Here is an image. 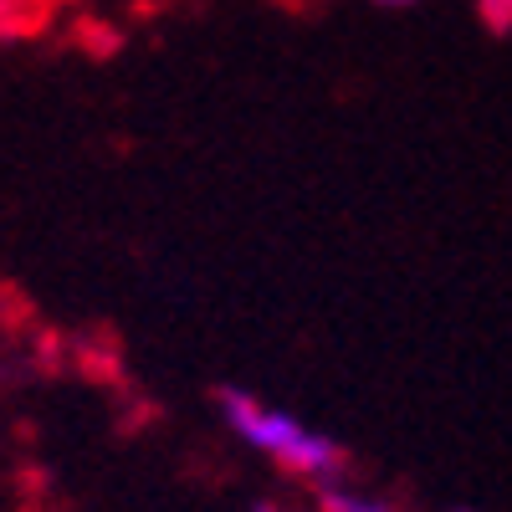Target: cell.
Wrapping results in <instances>:
<instances>
[{
	"label": "cell",
	"mask_w": 512,
	"mask_h": 512,
	"mask_svg": "<svg viewBox=\"0 0 512 512\" xmlns=\"http://www.w3.org/2000/svg\"><path fill=\"white\" fill-rule=\"evenodd\" d=\"M216 405H221V420L251 446L272 456L287 477H303L313 487H333L338 477L349 472V451L338 446L333 436L323 431H308L297 415L277 410V405H262L251 390H216Z\"/></svg>",
	"instance_id": "6da1fadb"
},
{
	"label": "cell",
	"mask_w": 512,
	"mask_h": 512,
	"mask_svg": "<svg viewBox=\"0 0 512 512\" xmlns=\"http://www.w3.org/2000/svg\"><path fill=\"white\" fill-rule=\"evenodd\" d=\"M318 512H395V507H384L374 497H359L344 482H333V487H318Z\"/></svg>",
	"instance_id": "7a4b0ae2"
},
{
	"label": "cell",
	"mask_w": 512,
	"mask_h": 512,
	"mask_svg": "<svg viewBox=\"0 0 512 512\" xmlns=\"http://www.w3.org/2000/svg\"><path fill=\"white\" fill-rule=\"evenodd\" d=\"M477 16L502 36V31H512V0H477Z\"/></svg>",
	"instance_id": "3957f363"
},
{
	"label": "cell",
	"mask_w": 512,
	"mask_h": 512,
	"mask_svg": "<svg viewBox=\"0 0 512 512\" xmlns=\"http://www.w3.org/2000/svg\"><path fill=\"white\" fill-rule=\"evenodd\" d=\"M374 6H384V11H405V6H420V0H374Z\"/></svg>",
	"instance_id": "277c9868"
},
{
	"label": "cell",
	"mask_w": 512,
	"mask_h": 512,
	"mask_svg": "<svg viewBox=\"0 0 512 512\" xmlns=\"http://www.w3.org/2000/svg\"><path fill=\"white\" fill-rule=\"evenodd\" d=\"M251 512H292V507H282V502H256Z\"/></svg>",
	"instance_id": "5b68a950"
},
{
	"label": "cell",
	"mask_w": 512,
	"mask_h": 512,
	"mask_svg": "<svg viewBox=\"0 0 512 512\" xmlns=\"http://www.w3.org/2000/svg\"><path fill=\"white\" fill-rule=\"evenodd\" d=\"M451 512H477V507H451Z\"/></svg>",
	"instance_id": "8992f818"
}]
</instances>
